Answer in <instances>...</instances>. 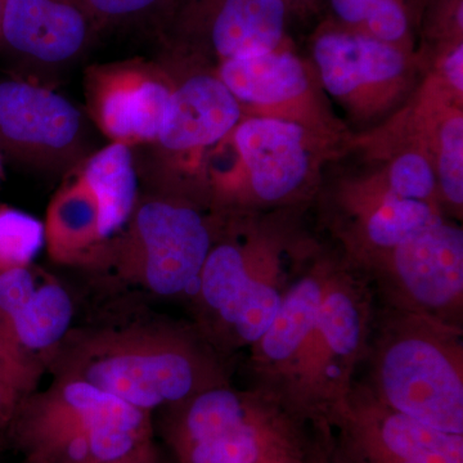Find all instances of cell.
Here are the masks:
<instances>
[{"label": "cell", "instance_id": "7a4b0ae2", "mask_svg": "<svg viewBox=\"0 0 463 463\" xmlns=\"http://www.w3.org/2000/svg\"><path fill=\"white\" fill-rule=\"evenodd\" d=\"M362 381L380 403L437 430L463 435V330L381 307Z\"/></svg>", "mask_w": 463, "mask_h": 463}, {"label": "cell", "instance_id": "4316f807", "mask_svg": "<svg viewBox=\"0 0 463 463\" xmlns=\"http://www.w3.org/2000/svg\"><path fill=\"white\" fill-rule=\"evenodd\" d=\"M444 74L448 81L457 91H463V45L462 42L457 43L452 48L443 62Z\"/></svg>", "mask_w": 463, "mask_h": 463}, {"label": "cell", "instance_id": "2e32d148", "mask_svg": "<svg viewBox=\"0 0 463 463\" xmlns=\"http://www.w3.org/2000/svg\"><path fill=\"white\" fill-rule=\"evenodd\" d=\"M337 264L321 259L301 270L286 292L272 325L249 347L252 388L281 399L288 407L295 371Z\"/></svg>", "mask_w": 463, "mask_h": 463}, {"label": "cell", "instance_id": "3957f363", "mask_svg": "<svg viewBox=\"0 0 463 463\" xmlns=\"http://www.w3.org/2000/svg\"><path fill=\"white\" fill-rule=\"evenodd\" d=\"M176 463H274L304 458L313 423L281 399L231 383L164 410Z\"/></svg>", "mask_w": 463, "mask_h": 463}, {"label": "cell", "instance_id": "d6986e66", "mask_svg": "<svg viewBox=\"0 0 463 463\" xmlns=\"http://www.w3.org/2000/svg\"><path fill=\"white\" fill-rule=\"evenodd\" d=\"M358 232L349 242L350 267L364 272L373 261L444 219L434 201L403 199L386 190L358 212Z\"/></svg>", "mask_w": 463, "mask_h": 463}, {"label": "cell", "instance_id": "484cf974", "mask_svg": "<svg viewBox=\"0 0 463 463\" xmlns=\"http://www.w3.org/2000/svg\"><path fill=\"white\" fill-rule=\"evenodd\" d=\"M307 463H356L340 443L330 423H313Z\"/></svg>", "mask_w": 463, "mask_h": 463}, {"label": "cell", "instance_id": "ac0fdd59", "mask_svg": "<svg viewBox=\"0 0 463 463\" xmlns=\"http://www.w3.org/2000/svg\"><path fill=\"white\" fill-rule=\"evenodd\" d=\"M313 57L323 85L335 97L395 80L405 69L398 45L340 25L326 26L317 33Z\"/></svg>", "mask_w": 463, "mask_h": 463}, {"label": "cell", "instance_id": "4dcf8cb0", "mask_svg": "<svg viewBox=\"0 0 463 463\" xmlns=\"http://www.w3.org/2000/svg\"><path fill=\"white\" fill-rule=\"evenodd\" d=\"M2 5H3V0H0V17H2Z\"/></svg>", "mask_w": 463, "mask_h": 463}, {"label": "cell", "instance_id": "ffe728a7", "mask_svg": "<svg viewBox=\"0 0 463 463\" xmlns=\"http://www.w3.org/2000/svg\"><path fill=\"white\" fill-rule=\"evenodd\" d=\"M215 74L240 105H279L298 99L307 90L306 67L288 51L223 61Z\"/></svg>", "mask_w": 463, "mask_h": 463}, {"label": "cell", "instance_id": "5bb4252c", "mask_svg": "<svg viewBox=\"0 0 463 463\" xmlns=\"http://www.w3.org/2000/svg\"><path fill=\"white\" fill-rule=\"evenodd\" d=\"M173 87V76L161 60L93 63L84 71L85 112L109 143L146 147L163 128Z\"/></svg>", "mask_w": 463, "mask_h": 463}, {"label": "cell", "instance_id": "4fadbf2b", "mask_svg": "<svg viewBox=\"0 0 463 463\" xmlns=\"http://www.w3.org/2000/svg\"><path fill=\"white\" fill-rule=\"evenodd\" d=\"M288 17L285 0H183L157 38L164 53L219 65L279 50Z\"/></svg>", "mask_w": 463, "mask_h": 463}, {"label": "cell", "instance_id": "6da1fadb", "mask_svg": "<svg viewBox=\"0 0 463 463\" xmlns=\"http://www.w3.org/2000/svg\"><path fill=\"white\" fill-rule=\"evenodd\" d=\"M230 361L194 323L134 319L71 328L51 373L88 381L152 414L231 383Z\"/></svg>", "mask_w": 463, "mask_h": 463}, {"label": "cell", "instance_id": "5b68a950", "mask_svg": "<svg viewBox=\"0 0 463 463\" xmlns=\"http://www.w3.org/2000/svg\"><path fill=\"white\" fill-rule=\"evenodd\" d=\"M218 230L200 203L142 190L123 233L91 273L151 297L192 303Z\"/></svg>", "mask_w": 463, "mask_h": 463}, {"label": "cell", "instance_id": "603a6c76", "mask_svg": "<svg viewBox=\"0 0 463 463\" xmlns=\"http://www.w3.org/2000/svg\"><path fill=\"white\" fill-rule=\"evenodd\" d=\"M100 30L118 27L151 30L157 36L172 20L183 0H85Z\"/></svg>", "mask_w": 463, "mask_h": 463}, {"label": "cell", "instance_id": "e0dca14e", "mask_svg": "<svg viewBox=\"0 0 463 463\" xmlns=\"http://www.w3.org/2000/svg\"><path fill=\"white\" fill-rule=\"evenodd\" d=\"M233 143L250 174L258 200L281 203L306 181L309 157L306 130L292 121L276 118H250L234 128Z\"/></svg>", "mask_w": 463, "mask_h": 463}, {"label": "cell", "instance_id": "30bf717a", "mask_svg": "<svg viewBox=\"0 0 463 463\" xmlns=\"http://www.w3.org/2000/svg\"><path fill=\"white\" fill-rule=\"evenodd\" d=\"M364 273L383 307L463 330V231L441 219Z\"/></svg>", "mask_w": 463, "mask_h": 463}, {"label": "cell", "instance_id": "277c9868", "mask_svg": "<svg viewBox=\"0 0 463 463\" xmlns=\"http://www.w3.org/2000/svg\"><path fill=\"white\" fill-rule=\"evenodd\" d=\"M151 416L88 381L54 376L21 399L14 435L30 463H112L151 443Z\"/></svg>", "mask_w": 463, "mask_h": 463}, {"label": "cell", "instance_id": "f546056e", "mask_svg": "<svg viewBox=\"0 0 463 463\" xmlns=\"http://www.w3.org/2000/svg\"><path fill=\"white\" fill-rule=\"evenodd\" d=\"M3 174V163H2V156H0V178H2Z\"/></svg>", "mask_w": 463, "mask_h": 463}, {"label": "cell", "instance_id": "9a60e30c", "mask_svg": "<svg viewBox=\"0 0 463 463\" xmlns=\"http://www.w3.org/2000/svg\"><path fill=\"white\" fill-rule=\"evenodd\" d=\"M327 423L356 463H463V435L392 411L362 381H355Z\"/></svg>", "mask_w": 463, "mask_h": 463}, {"label": "cell", "instance_id": "cb8c5ba5", "mask_svg": "<svg viewBox=\"0 0 463 463\" xmlns=\"http://www.w3.org/2000/svg\"><path fill=\"white\" fill-rule=\"evenodd\" d=\"M439 183L444 199L456 209L463 205V118L455 115L439 133Z\"/></svg>", "mask_w": 463, "mask_h": 463}, {"label": "cell", "instance_id": "ba28073f", "mask_svg": "<svg viewBox=\"0 0 463 463\" xmlns=\"http://www.w3.org/2000/svg\"><path fill=\"white\" fill-rule=\"evenodd\" d=\"M190 62L194 70L183 75L164 62L174 81L165 120L156 141L133 149L142 190L178 196L182 174L196 172L203 152L225 141L242 120L239 100L218 75Z\"/></svg>", "mask_w": 463, "mask_h": 463}, {"label": "cell", "instance_id": "f1b7e54d", "mask_svg": "<svg viewBox=\"0 0 463 463\" xmlns=\"http://www.w3.org/2000/svg\"><path fill=\"white\" fill-rule=\"evenodd\" d=\"M286 2V5H306V3H309V2H312V0H285Z\"/></svg>", "mask_w": 463, "mask_h": 463}, {"label": "cell", "instance_id": "52a82bcc", "mask_svg": "<svg viewBox=\"0 0 463 463\" xmlns=\"http://www.w3.org/2000/svg\"><path fill=\"white\" fill-rule=\"evenodd\" d=\"M374 301L367 277L337 264L289 390L288 407L307 421L327 422L354 385L370 346Z\"/></svg>", "mask_w": 463, "mask_h": 463}, {"label": "cell", "instance_id": "7402d4cb", "mask_svg": "<svg viewBox=\"0 0 463 463\" xmlns=\"http://www.w3.org/2000/svg\"><path fill=\"white\" fill-rule=\"evenodd\" d=\"M43 249V222L16 207L0 203V273L32 267Z\"/></svg>", "mask_w": 463, "mask_h": 463}, {"label": "cell", "instance_id": "7c38bea8", "mask_svg": "<svg viewBox=\"0 0 463 463\" xmlns=\"http://www.w3.org/2000/svg\"><path fill=\"white\" fill-rule=\"evenodd\" d=\"M100 33L85 0H3L0 51L17 78L56 87Z\"/></svg>", "mask_w": 463, "mask_h": 463}, {"label": "cell", "instance_id": "9c48e42d", "mask_svg": "<svg viewBox=\"0 0 463 463\" xmlns=\"http://www.w3.org/2000/svg\"><path fill=\"white\" fill-rule=\"evenodd\" d=\"M75 306L56 277L27 267L0 273V381L14 397L35 392L72 328Z\"/></svg>", "mask_w": 463, "mask_h": 463}, {"label": "cell", "instance_id": "83f0119b", "mask_svg": "<svg viewBox=\"0 0 463 463\" xmlns=\"http://www.w3.org/2000/svg\"><path fill=\"white\" fill-rule=\"evenodd\" d=\"M309 449V448H307ZM274 463H307V456L304 458H292L285 459V461L274 462Z\"/></svg>", "mask_w": 463, "mask_h": 463}, {"label": "cell", "instance_id": "8992f818", "mask_svg": "<svg viewBox=\"0 0 463 463\" xmlns=\"http://www.w3.org/2000/svg\"><path fill=\"white\" fill-rule=\"evenodd\" d=\"M134 151L108 143L62 176L43 221L53 263L96 269L123 233L139 196Z\"/></svg>", "mask_w": 463, "mask_h": 463}, {"label": "cell", "instance_id": "44dd1931", "mask_svg": "<svg viewBox=\"0 0 463 463\" xmlns=\"http://www.w3.org/2000/svg\"><path fill=\"white\" fill-rule=\"evenodd\" d=\"M337 25L399 45L411 23L403 0H328Z\"/></svg>", "mask_w": 463, "mask_h": 463}, {"label": "cell", "instance_id": "d4e9b609", "mask_svg": "<svg viewBox=\"0 0 463 463\" xmlns=\"http://www.w3.org/2000/svg\"><path fill=\"white\" fill-rule=\"evenodd\" d=\"M437 175L428 158L407 152L392 163L389 173V191L403 199L432 201Z\"/></svg>", "mask_w": 463, "mask_h": 463}, {"label": "cell", "instance_id": "8fae6325", "mask_svg": "<svg viewBox=\"0 0 463 463\" xmlns=\"http://www.w3.org/2000/svg\"><path fill=\"white\" fill-rule=\"evenodd\" d=\"M85 109L47 87L0 79V156L62 178L96 151Z\"/></svg>", "mask_w": 463, "mask_h": 463}]
</instances>
